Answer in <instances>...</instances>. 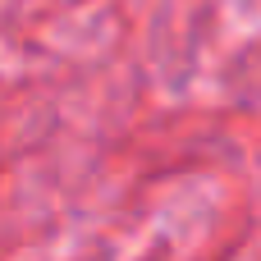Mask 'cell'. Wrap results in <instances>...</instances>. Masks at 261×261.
Segmentation results:
<instances>
[]
</instances>
